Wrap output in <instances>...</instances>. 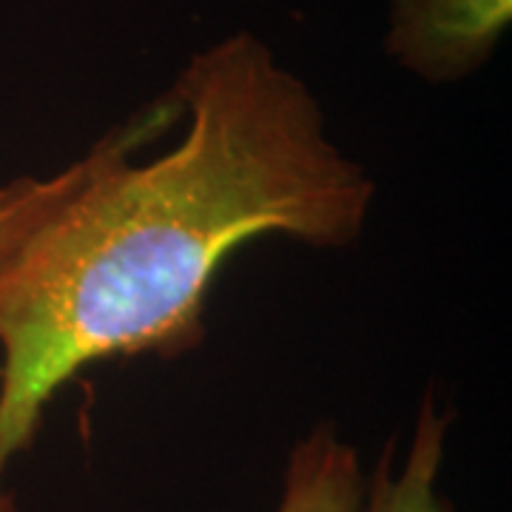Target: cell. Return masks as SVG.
<instances>
[{
    "label": "cell",
    "mask_w": 512,
    "mask_h": 512,
    "mask_svg": "<svg viewBox=\"0 0 512 512\" xmlns=\"http://www.w3.org/2000/svg\"><path fill=\"white\" fill-rule=\"evenodd\" d=\"M376 185L313 92L256 35L191 57L103 165L0 256V512L12 461L83 367L205 339L225 259L262 237L319 251L365 234Z\"/></svg>",
    "instance_id": "cell-1"
},
{
    "label": "cell",
    "mask_w": 512,
    "mask_h": 512,
    "mask_svg": "<svg viewBox=\"0 0 512 512\" xmlns=\"http://www.w3.org/2000/svg\"><path fill=\"white\" fill-rule=\"evenodd\" d=\"M512 0H390L384 49L427 83H453L495 55Z\"/></svg>",
    "instance_id": "cell-2"
},
{
    "label": "cell",
    "mask_w": 512,
    "mask_h": 512,
    "mask_svg": "<svg viewBox=\"0 0 512 512\" xmlns=\"http://www.w3.org/2000/svg\"><path fill=\"white\" fill-rule=\"evenodd\" d=\"M450 413H444L433 393L424 396L413 424V439L402 467L396 470L393 441L367 476L362 512H456L439 490L444 444Z\"/></svg>",
    "instance_id": "cell-3"
},
{
    "label": "cell",
    "mask_w": 512,
    "mask_h": 512,
    "mask_svg": "<svg viewBox=\"0 0 512 512\" xmlns=\"http://www.w3.org/2000/svg\"><path fill=\"white\" fill-rule=\"evenodd\" d=\"M365 490L356 447L330 424H319L288 456L276 512H362Z\"/></svg>",
    "instance_id": "cell-4"
},
{
    "label": "cell",
    "mask_w": 512,
    "mask_h": 512,
    "mask_svg": "<svg viewBox=\"0 0 512 512\" xmlns=\"http://www.w3.org/2000/svg\"><path fill=\"white\" fill-rule=\"evenodd\" d=\"M117 134H120V126L111 128L106 137L94 143L92 151H86L83 157H77L74 163L52 177H18L0 185V256L9 248H15L20 239L37 228L49 214H55L57 208L92 177L111 154Z\"/></svg>",
    "instance_id": "cell-5"
}]
</instances>
